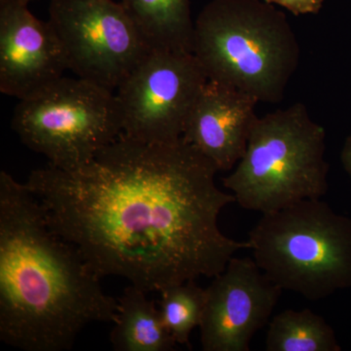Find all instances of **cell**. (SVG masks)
<instances>
[{
	"label": "cell",
	"mask_w": 351,
	"mask_h": 351,
	"mask_svg": "<svg viewBox=\"0 0 351 351\" xmlns=\"http://www.w3.org/2000/svg\"><path fill=\"white\" fill-rule=\"evenodd\" d=\"M51 228L27 184L0 172V341L25 351L71 350L92 323H113L119 299Z\"/></svg>",
	"instance_id": "obj_2"
},
{
	"label": "cell",
	"mask_w": 351,
	"mask_h": 351,
	"mask_svg": "<svg viewBox=\"0 0 351 351\" xmlns=\"http://www.w3.org/2000/svg\"><path fill=\"white\" fill-rule=\"evenodd\" d=\"M267 351H341L331 325L311 309H286L269 322Z\"/></svg>",
	"instance_id": "obj_14"
},
{
	"label": "cell",
	"mask_w": 351,
	"mask_h": 351,
	"mask_svg": "<svg viewBox=\"0 0 351 351\" xmlns=\"http://www.w3.org/2000/svg\"><path fill=\"white\" fill-rule=\"evenodd\" d=\"M147 295L131 284L124 289L110 335L115 351H171L177 346L160 309Z\"/></svg>",
	"instance_id": "obj_12"
},
{
	"label": "cell",
	"mask_w": 351,
	"mask_h": 351,
	"mask_svg": "<svg viewBox=\"0 0 351 351\" xmlns=\"http://www.w3.org/2000/svg\"><path fill=\"white\" fill-rule=\"evenodd\" d=\"M218 170L184 138L149 144L122 132L78 169L48 165L25 184L53 230L100 278L117 276L145 293L214 277L248 241L226 237L219 217L234 195Z\"/></svg>",
	"instance_id": "obj_1"
},
{
	"label": "cell",
	"mask_w": 351,
	"mask_h": 351,
	"mask_svg": "<svg viewBox=\"0 0 351 351\" xmlns=\"http://www.w3.org/2000/svg\"><path fill=\"white\" fill-rule=\"evenodd\" d=\"M32 0H0V91L22 100L63 77L68 57L49 21L29 11Z\"/></svg>",
	"instance_id": "obj_10"
},
{
	"label": "cell",
	"mask_w": 351,
	"mask_h": 351,
	"mask_svg": "<svg viewBox=\"0 0 351 351\" xmlns=\"http://www.w3.org/2000/svg\"><path fill=\"white\" fill-rule=\"evenodd\" d=\"M325 156L324 127L295 103L258 117L243 157L223 184L240 207L263 215L321 199L329 189Z\"/></svg>",
	"instance_id": "obj_4"
},
{
	"label": "cell",
	"mask_w": 351,
	"mask_h": 351,
	"mask_svg": "<svg viewBox=\"0 0 351 351\" xmlns=\"http://www.w3.org/2000/svg\"><path fill=\"white\" fill-rule=\"evenodd\" d=\"M11 127L25 147L66 171L86 165L123 132L113 91L64 76L20 100Z\"/></svg>",
	"instance_id": "obj_6"
},
{
	"label": "cell",
	"mask_w": 351,
	"mask_h": 351,
	"mask_svg": "<svg viewBox=\"0 0 351 351\" xmlns=\"http://www.w3.org/2000/svg\"><path fill=\"white\" fill-rule=\"evenodd\" d=\"M159 293V309L168 331L178 345L189 346L191 335L202 321L206 289L191 280L167 286Z\"/></svg>",
	"instance_id": "obj_15"
},
{
	"label": "cell",
	"mask_w": 351,
	"mask_h": 351,
	"mask_svg": "<svg viewBox=\"0 0 351 351\" xmlns=\"http://www.w3.org/2000/svg\"><path fill=\"white\" fill-rule=\"evenodd\" d=\"M341 162L351 180V134L346 138L341 152Z\"/></svg>",
	"instance_id": "obj_17"
},
{
	"label": "cell",
	"mask_w": 351,
	"mask_h": 351,
	"mask_svg": "<svg viewBox=\"0 0 351 351\" xmlns=\"http://www.w3.org/2000/svg\"><path fill=\"white\" fill-rule=\"evenodd\" d=\"M50 24L78 77L113 91L152 52L120 2L50 0Z\"/></svg>",
	"instance_id": "obj_7"
},
{
	"label": "cell",
	"mask_w": 351,
	"mask_h": 351,
	"mask_svg": "<svg viewBox=\"0 0 351 351\" xmlns=\"http://www.w3.org/2000/svg\"><path fill=\"white\" fill-rule=\"evenodd\" d=\"M207 80L193 53L152 51L117 89L123 133L149 144L180 140Z\"/></svg>",
	"instance_id": "obj_8"
},
{
	"label": "cell",
	"mask_w": 351,
	"mask_h": 351,
	"mask_svg": "<svg viewBox=\"0 0 351 351\" xmlns=\"http://www.w3.org/2000/svg\"><path fill=\"white\" fill-rule=\"evenodd\" d=\"M267 3L278 5L295 15H314L320 12L324 0H265Z\"/></svg>",
	"instance_id": "obj_16"
},
{
	"label": "cell",
	"mask_w": 351,
	"mask_h": 351,
	"mask_svg": "<svg viewBox=\"0 0 351 351\" xmlns=\"http://www.w3.org/2000/svg\"><path fill=\"white\" fill-rule=\"evenodd\" d=\"M258 104L237 88L207 80L189 113L182 138L217 170H232L246 152L258 117Z\"/></svg>",
	"instance_id": "obj_11"
},
{
	"label": "cell",
	"mask_w": 351,
	"mask_h": 351,
	"mask_svg": "<svg viewBox=\"0 0 351 351\" xmlns=\"http://www.w3.org/2000/svg\"><path fill=\"white\" fill-rule=\"evenodd\" d=\"M282 289L253 258L232 257L206 288L199 326L204 351H249L254 336L269 324Z\"/></svg>",
	"instance_id": "obj_9"
},
{
	"label": "cell",
	"mask_w": 351,
	"mask_h": 351,
	"mask_svg": "<svg viewBox=\"0 0 351 351\" xmlns=\"http://www.w3.org/2000/svg\"><path fill=\"white\" fill-rule=\"evenodd\" d=\"M247 241L260 269L282 290L318 302L351 288V219L324 201L263 214Z\"/></svg>",
	"instance_id": "obj_5"
},
{
	"label": "cell",
	"mask_w": 351,
	"mask_h": 351,
	"mask_svg": "<svg viewBox=\"0 0 351 351\" xmlns=\"http://www.w3.org/2000/svg\"><path fill=\"white\" fill-rule=\"evenodd\" d=\"M152 50L193 53L189 0H120Z\"/></svg>",
	"instance_id": "obj_13"
},
{
	"label": "cell",
	"mask_w": 351,
	"mask_h": 351,
	"mask_svg": "<svg viewBox=\"0 0 351 351\" xmlns=\"http://www.w3.org/2000/svg\"><path fill=\"white\" fill-rule=\"evenodd\" d=\"M193 54L208 80L261 103L282 100L299 66V41L282 11L265 0H212L195 21Z\"/></svg>",
	"instance_id": "obj_3"
}]
</instances>
